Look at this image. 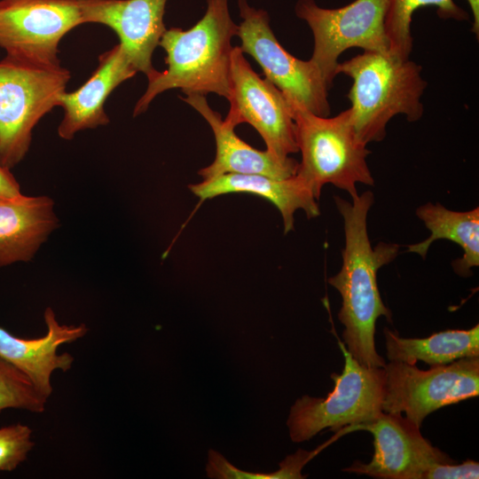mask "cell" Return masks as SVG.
<instances>
[{"mask_svg": "<svg viewBox=\"0 0 479 479\" xmlns=\"http://www.w3.org/2000/svg\"><path fill=\"white\" fill-rule=\"evenodd\" d=\"M334 199L343 218L345 245L341 270L328 283L342 297L338 318L344 326L345 348L362 365L384 367L386 362L375 348V326L381 316L391 321V311L382 302L377 272L397 257L399 246L386 242L374 247L371 245L367 215L374 200L372 192L357 195L351 202L339 196Z\"/></svg>", "mask_w": 479, "mask_h": 479, "instance_id": "cell-1", "label": "cell"}, {"mask_svg": "<svg viewBox=\"0 0 479 479\" xmlns=\"http://www.w3.org/2000/svg\"><path fill=\"white\" fill-rule=\"evenodd\" d=\"M238 25L232 20L228 0H207L203 17L191 28L166 29L159 46L166 52L167 68L148 79L133 116L145 112L161 93L179 89L186 95L215 93L227 100L231 94V63Z\"/></svg>", "mask_w": 479, "mask_h": 479, "instance_id": "cell-2", "label": "cell"}, {"mask_svg": "<svg viewBox=\"0 0 479 479\" xmlns=\"http://www.w3.org/2000/svg\"><path fill=\"white\" fill-rule=\"evenodd\" d=\"M349 76L352 86L347 94L351 102L350 120L364 144L385 137L388 122L397 114L409 122L423 114L421 97L427 87L421 67L390 52L363 51L339 63L336 75Z\"/></svg>", "mask_w": 479, "mask_h": 479, "instance_id": "cell-3", "label": "cell"}, {"mask_svg": "<svg viewBox=\"0 0 479 479\" xmlns=\"http://www.w3.org/2000/svg\"><path fill=\"white\" fill-rule=\"evenodd\" d=\"M289 104L302 156L295 175L317 200L327 184L347 192L351 199L358 195L357 184L373 185L366 162L370 151L354 130L349 108L334 117H325Z\"/></svg>", "mask_w": 479, "mask_h": 479, "instance_id": "cell-4", "label": "cell"}, {"mask_svg": "<svg viewBox=\"0 0 479 479\" xmlns=\"http://www.w3.org/2000/svg\"><path fill=\"white\" fill-rule=\"evenodd\" d=\"M70 72L5 56L0 61V165L11 169L26 156L35 126L66 91Z\"/></svg>", "mask_w": 479, "mask_h": 479, "instance_id": "cell-5", "label": "cell"}, {"mask_svg": "<svg viewBox=\"0 0 479 479\" xmlns=\"http://www.w3.org/2000/svg\"><path fill=\"white\" fill-rule=\"evenodd\" d=\"M338 343L345 362L341 374H331L333 390L326 397L303 396L290 409L287 425L294 443L308 441L327 428L342 431L373 421L382 412L384 368L362 365Z\"/></svg>", "mask_w": 479, "mask_h": 479, "instance_id": "cell-6", "label": "cell"}, {"mask_svg": "<svg viewBox=\"0 0 479 479\" xmlns=\"http://www.w3.org/2000/svg\"><path fill=\"white\" fill-rule=\"evenodd\" d=\"M383 368L382 412H404L419 428L437 409L479 395V357L459 358L428 370L399 361H389Z\"/></svg>", "mask_w": 479, "mask_h": 479, "instance_id": "cell-7", "label": "cell"}, {"mask_svg": "<svg viewBox=\"0 0 479 479\" xmlns=\"http://www.w3.org/2000/svg\"><path fill=\"white\" fill-rule=\"evenodd\" d=\"M388 0H355L341 8L325 9L314 0H299L295 14L307 22L314 38L310 59L329 88L336 75L339 56L347 49L389 52L385 31Z\"/></svg>", "mask_w": 479, "mask_h": 479, "instance_id": "cell-8", "label": "cell"}, {"mask_svg": "<svg viewBox=\"0 0 479 479\" xmlns=\"http://www.w3.org/2000/svg\"><path fill=\"white\" fill-rule=\"evenodd\" d=\"M242 21L237 35L243 53L255 59L265 79L276 86L288 102L299 105L318 116H329V86L310 60L294 57L279 43L264 10L255 9L247 0H239Z\"/></svg>", "mask_w": 479, "mask_h": 479, "instance_id": "cell-9", "label": "cell"}, {"mask_svg": "<svg viewBox=\"0 0 479 479\" xmlns=\"http://www.w3.org/2000/svg\"><path fill=\"white\" fill-rule=\"evenodd\" d=\"M85 0H0V47L6 56L42 65H60L59 43L85 24Z\"/></svg>", "mask_w": 479, "mask_h": 479, "instance_id": "cell-10", "label": "cell"}, {"mask_svg": "<svg viewBox=\"0 0 479 479\" xmlns=\"http://www.w3.org/2000/svg\"><path fill=\"white\" fill-rule=\"evenodd\" d=\"M229 112L224 120L235 128L248 123L263 137L266 150L279 161L298 152L292 108L282 92L251 67L240 46L231 63Z\"/></svg>", "mask_w": 479, "mask_h": 479, "instance_id": "cell-11", "label": "cell"}, {"mask_svg": "<svg viewBox=\"0 0 479 479\" xmlns=\"http://www.w3.org/2000/svg\"><path fill=\"white\" fill-rule=\"evenodd\" d=\"M367 430L373 436L374 452L369 463L354 461L343 471L378 479H425L439 463L453 462L422 436L420 428L400 413L381 412L373 421L343 428V433Z\"/></svg>", "mask_w": 479, "mask_h": 479, "instance_id": "cell-12", "label": "cell"}, {"mask_svg": "<svg viewBox=\"0 0 479 479\" xmlns=\"http://www.w3.org/2000/svg\"><path fill=\"white\" fill-rule=\"evenodd\" d=\"M168 0H85L84 23L112 28L137 72L147 79L157 70L153 53L166 31L163 22Z\"/></svg>", "mask_w": 479, "mask_h": 479, "instance_id": "cell-13", "label": "cell"}, {"mask_svg": "<svg viewBox=\"0 0 479 479\" xmlns=\"http://www.w3.org/2000/svg\"><path fill=\"white\" fill-rule=\"evenodd\" d=\"M47 327L46 334L36 339L16 337L0 327V357L21 371L33 382L37 390L45 397L52 393L51 377L54 371H68L74 357L68 353H58V348L83 337L88 327L60 325L51 308L43 314Z\"/></svg>", "mask_w": 479, "mask_h": 479, "instance_id": "cell-14", "label": "cell"}, {"mask_svg": "<svg viewBox=\"0 0 479 479\" xmlns=\"http://www.w3.org/2000/svg\"><path fill=\"white\" fill-rule=\"evenodd\" d=\"M136 73L120 43L102 53L90 78L75 91H65L60 96L58 106L64 109V117L58 128L59 136L71 140L80 130L106 125L109 122L104 108L106 98Z\"/></svg>", "mask_w": 479, "mask_h": 479, "instance_id": "cell-15", "label": "cell"}, {"mask_svg": "<svg viewBox=\"0 0 479 479\" xmlns=\"http://www.w3.org/2000/svg\"><path fill=\"white\" fill-rule=\"evenodd\" d=\"M181 99L207 121L215 136V160L198 172L203 179L224 174H258L274 178H287L296 174L297 161L291 157L279 161L267 150L259 151L247 144L236 135L235 128L209 106L205 96L186 95Z\"/></svg>", "mask_w": 479, "mask_h": 479, "instance_id": "cell-16", "label": "cell"}, {"mask_svg": "<svg viewBox=\"0 0 479 479\" xmlns=\"http://www.w3.org/2000/svg\"><path fill=\"white\" fill-rule=\"evenodd\" d=\"M189 189L200 200L236 192L262 197L280 212L285 233L294 230V215L298 209H302L309 219L320 215L318 200L296 175L274 178L258 174H224L190 185Z\"/></svg>", "mask_w": 479, "mask_h": 479, "instance_id": "cell-17", "label": "cell"}, {"mask_svg": "<svg viewBox=\"0 0 479 479\" xmlns=\"http://www.w3.org/2000/svg\"><path fill=\"white\" fill-rule=\"evenodd\" d=\"M59 226L48 196L22 194L0 199V267L29 262Z\"/></svg>", "mask_w": 479, "mask_h": 479, "instance_id": "cell-18", "label": "cell"}, {"mask_svg": "<svg viewBox=\"0 0 479 479\" xmlns=\"http://www.w3.org/2000/svg\"><path fill=\"white\" fill-rule=\"evenodd\" d=\"M418 217L430 232V236L408 247L425 258L431 244L437 240H449L463 249L461 258L452 263L455 272L462 277L472 274L471 269L479 265V208L453 211L436 203H427L416 211Z\"/></svg>", "mask_w": 479, "mask_h": 479, "instance_id": "cell-19", "label": "cell"}, {"mask_svg": "<svg viewBox=\"0 0 479 479\" xmlns=\"http://www.w3.org/2000/svg\"><path fill=\"white\" fill-rule=\"evenodd\" d=\"M384 336L389 361L411 365L422 361L436 366L459 358L479 357L478 325L468 330H445L427 338H401L385 328Z\"/></svg>", "mask_w": 479, "mask_h": 479, "instance_id": "cell-20", "label": "cell"}, {"mask_svg": "<svg viewBox=\"0 0 479 479\" xmlns=\"http://www.w3.org/2000/svg\"><path fill=\"white\" fill-rule=\"evenodd\" d=\"M428 5L436 6L437 14L442 19H468L467 13L453 0H388L385 31L391 54L403 59H409L412 50V14L418 8Z\"/></svg>", "mask_w": 479, "mask_h": 479, "instance_id": "cell-21", "label": "cell"}, {"mask_svg": "<svg viewBox=\"0 0 479 479\" xmlns=\"http://www.w3.org/2000/svg\"><path fill=\"white\" fill-rule=\"evenodd\" d=\"M314 457L313 452L298 450L279 463V469L272 473H252L240 470L231 464L220 452L210 449L206 472L209 478L217 479H302L305 464Z\"/></svg>", "mask_w": 479, "mask_h": 479, "instance_id": "cell-22", "label": "cell"}, {"mask_svg": "<svg viewBox=\"0 0 479 479\" xmlns=\"http://www.w3.org/2000/svg\"><path fill=\"white\" fill-rule=\"evenodd\" d=\"M47 399L27 376L0 357V412L8 408L42 412Z\"/></svg>", "mask_w": 479, "mask_h": 479, "instance_id": "cell-23", "label": "cell"}, {"mask_svg": "<svg viewBox=\"0 0 479 479\" xmlns=\"http://www.w3.org/2000/svg\"><path fill=\"white\" fill-rule=\"evenodd\" d=\"M32 430L23 424L0 428V472L12 471L27 457L34 446Z\"/></svg>", "mask_w": 479, "mask_h": 479, "instance_id": "cell-24", "label": "cell"}, {"mask_svg": "<svg viewBox=\"0 0 479 479\" xmlns=\"http://www.w3.org/2000/svg\"><path fill=\"white\" fill-rule=\"evenodd\" d=\"M479 478V463L466 460L461 464L439 463L431 467L425 479H472Z\"/></svg>", "mask_w": 479, "mask_h": 479, "instance_id": "cell-25", "label": "cell"}, {"mask_svg": "<svg viewBox=\"0 0 479 479\" xmlns=\"http://www.w3.org/2000/svg\"><path fill=\"white\" fill-rule=\"evenodd\" d=\"M21 194L20 186L10 169L0 165V199Z\"/></svg>", "mask_w": 479, "mask_h": 479, "instance_id": "cell-26", "label": "cell"}, {"mask_svg": "<svg viewBox=\"0 0 479 479\" xmlns=\"http://www.w3.org/2000/svg\"><path fill=\"white\" fill-rule=\"evenodd\" d=\"M473 13V27L472 31L478 38L479 35V0H467Z\"/></svg>", "mask_w": 479, "mask_h": 479, "instance_id": "cell-27", "label": "cell"}]
</instances>
